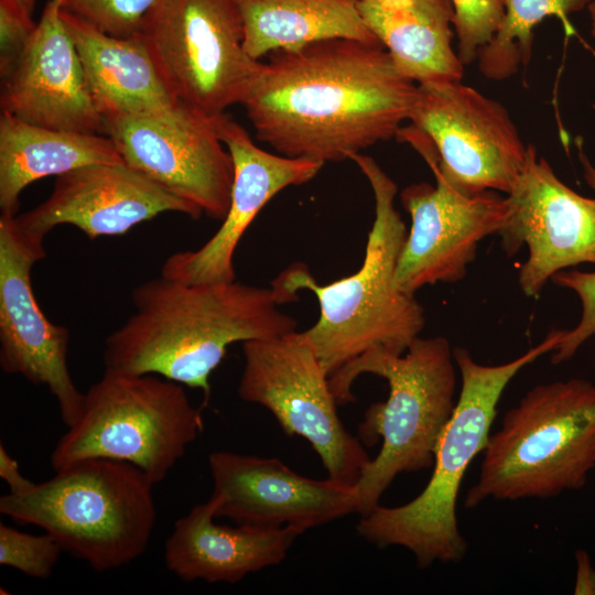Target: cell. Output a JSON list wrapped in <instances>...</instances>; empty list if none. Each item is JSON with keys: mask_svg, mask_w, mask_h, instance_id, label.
I'll return each mask as SVG.
<instances>
[{"mask_svg": "<svg viewBox=\"0 0 595 595\" xmlns=\"http://www.w3.org/2000/svg\"><path fill=\"white\" fill-rule=\"evenodd\" d=\"M166 212L193 219L203 215L196 206L126 163H96L56 176L50 196L33 209L14 216V220L24 232L40 240L64 224L95 239L123 235Z\"/></svg>", "mask_w": 595, "mask_h": 595, "instance_id": "ac0fdd59", "label": "cell"}, {"mask_svg": "<svg viewBox=\"0 0 595 595\" xmlns=\"http://www.w3.org/2000/svg\"><path fill=\"white\" fill-rule=\"evenodd\" d=\"M30 12L33 11L35 0H19Z\"/></svg>", "mask_w": 595, "mask_h": 595, "instance_id": "d6a6232c", "label": "cell"}, {"mask_svg": "<svg viewBox=\"0 0 595 595\" xmlns=\"http://www.w3.org/2000/svg\"><path fill=\"white\" fill-rule=\"evenodd\" d=\"M483 452L466 508L582 488L595 467V385L572 378L534 386L505 413Z\"/></svg>", "mask_w": 595, "mask_h": 595, "instance_id": "8992f818", "label": "cell"}, {"mask_svg": "<svg viewBox=\"0 0 595 595\" xmlns=\"http://www.w3.org/2000/svg\"><path fill=\"white\" fill-rule=\"evenodd\" d=\"M138 35L170 95L208 118L242 105L262 72L236 0H156Z\"/></svg>", "mask_w": 595, "mask_h": 595, "instance_id": "9c48e42d", "label": "cell"}, {"mask_svg": "<svg viewBox=\"0 0 595 595\" xmlns=\"http://www.w3.org/2000/svg\"><path fill=\"white\" fill-rule=\"evenodd\" d=\"M123 162L207 217L223 220L230 204L234 164L212 118L177 101L154 113L105 119Z\"/></svg>", "mask_w": 595, "mask_h": 595, "instance_id": "4fadbf2b", "label": "cell"}, {"mask_svg": "<svg viewBox=\"0 0 595 595\" xmlns=\"http://www.w3.org/2000/svg\"><path fill=\"white\" fill-rule=\"evenodd\" d=\"M551 281L576 293L582 303L581 320L572 329H562V335L551 351L554 365L571 359L577 349L595 335V271L562 270L553 274Z\"/></svg>", "mask_w": 595, "mask_h": 595, "instance_id": "f1b7e54d", "label": "cell"}, {"mask_svg": "<svg viewBox=\"0 0 595 595\" xmlns=\"http://www.w3.org/2000/svg\"><path fill=\"white\" fill-rule=\"evenodd\" d=\"M435 185L415 183L400 195L411 217L401 250L396 283L415 294L426 285L455 283L467 273L479 242L498 235L506 224L507 196L485 191L465 194L434 174Z\"/></svg>", "mask_w": 595, "mask_h": 595, "instance_id": "9a60e30c", "label": "cell"}, {"mask_svg": "<svg viewBox=\"0 0 595 595\" xmlns=\"http://www.w3.org/2000/svg\"><path fill=\"white\" fill-rule=\"evenodd\" d=\"M208 465L216 518L238 526L306 531L358 512L356 486L305 477L274 457L215 451Z\"/></svg>", "mask_w": 595, "mask_h": 595, "instance_id": "2e32d148", "label": "cell"}, {"mask_svg": "<svg viewBox=\"0 0 595 595\" xmlns=\"http://www.w3.org/2000/svg\"><path fill=\"white\" fill-rule=\"evenodd\" d=\"M45 255L43 240L24 232L14 217L0 216V366L45 386L68 428L84 393L68 369L69 331L46 317L34 294L32 268Z\"/></svg>", "mask_w": 595, "mask_h": 595, "instance_id": "5bb4252c", "label": "cell"}, {"mask_svg": "<svg viewBox=\"0 0 595 595\" xmlns=\"http://www.w3.org/2000/svg\"><path fill=\"white\" fill-rule=\"evenodd\" d=\"M155 1L63 0L62 11L111 36L131 37L139 33L144 17Z\"/></svg>", "mask_w": 595, "mask_h": 595, "instance_id": "83f0119b", "label": "cell"}, {"mask_svg": "<svg viewBox=\"0 0 595 595\" xmlns=\"http://www.w3.org/2000/svg\"><path fill=\"white\" fill-rule=\"evenodd\" d=\"M592 0H505V17L493 40L477 56L480 73L501 80L513 76L531 57L533 30L555 15L572 32L567 15L583 10Z\"/></svg>", "mask_w": 595, "mask_h": 595, "instance_id": "d4e9b609", "label": "cell"}, {"mask_svg": "<svg viewBox=\"0 0 595 595\" xmlns=\"http://www.w3.org/2000/svg\"><path fill=\"white\" fill-rule=\"evenodd\" d=\"M584 177L595 192V166L576 139ZM509 205L506 224L498 232L508 257L523 246L528 257L518 273V283L528 298H538L559 271L581 264H595V196L584 197L565 185L549 162L529 145L522 174L506 195Z\"/></svg>", "mask_w": 595, "mask_h": 595, "instance_id": "7c38bea8", "label": "cell"}, {"mask_svg": "<svg viewBox=\"0 0 595 595\" xmlns=\"http://www.w3.org/2000/svg\"><path fill=\"white\" fill-rule=\"evenodd\" d=\"M36 24L19 0H0V77H7L17 66Z\"/></svg>", "mask_w": 595, "mask_h": 595, "instance_id": "f546056e", "label": "cell"}, {"mask_svg": "<svg viewBox=\"0 0 595 595\" xmlns=\"http://www.w3.org/2000/svg\"><path fill=\"white\" fill-rule=\"evenodd\" d=\"M238 394L267 408L288 435H300L318 454L329 478L355 486L370 461L343 425L329 376L301 332L242 343Z\"/></svg>", "mask_w": 595, "mask_h": 595, "instance_id": "30bf717a", "label": "cell"}, {"mask_svg": "<svg viewBox=\"0 0 595 595\" xmlns=\"http://www.w3.org/2000/svg\"><path fill=\"white\" fill-rule=\"evenodd\" d=\"M63 549L48 533L35 536L0 523V564L35 578H48Z\"/></svg>", "mask_w": 595, "mask_h": 595, "instance_id": "4316f807", "label": "cell"}, {"mask_svg": "<svg viewBox=\"0 0 595 595\" xmlns=\"http://www.w3.org/2000/svg\"><path fill=\"white\" fill-rule=\"evenodd\" d=\"M350 160L375 197V219L361 267L351 275L320 284L304 263L295 262L271 282L283 304L295 302L302 290L316 296L320 317L301 333L328 376L371 347L402 355L425 325L424 310L414 294L396 283L408 234L394 206L397 184L372 158L357 153Z\"/></svg>", "mask_w": 595, "mask_h": 595, "instance_id": "3957f363", "label": "cell"}, {"mask_svg": "<svg viewBox=\"0 0 595 595\" xmlns=\"http://www.w3.org/2000/svg\"><path fill=\"white\" fill-rule=\"evenodd\" d=\"M457 367L443 336L416 337L402 355L371 347L329 376L337 404L354 401L351 386L363 374L387 380L389 396L374 403L359 425L361 439L382 444L357 482L358 512L368 515L401 473L433 466L439 440L455 405Z\"/></svg>", "mask_w": 595, "mask_h": 595, "instance_id": "5b68a950", "label": "cell"}, {"mask_svg": "<svg viewBox=\"0 0 595 595\" xmlns=\"http://www.w3.org/2000/svg\"><path fill=\"white\" fill-rule=\"evenodd\" d=\"M416 94L381 43L331 39L271 53L242 106L258 141L325 164L397 137Z\"/></svg>", "mask_w": 595, "mask_h": 595, "instance_id": "6da1fadb", "label": "cell"}, {"mask_svg": "<svg viewBox=\"0 0 595 595\" xmlns=\"http://www.w3.org/2000/svg\"><path fill=\"white\" fill-rule=\"evenodd\" d=\"M153 486L130 463L88 458L24 494L1 496L0 512L42 528L63 551L106 572L147 550L156 520Z\"/></svg>", "mask_w": 595, "mask_h": 595, "instance_id": "52a82bcc", "label": "cell"}, {"mask_svg": "<svg viewBox=\"0 0 595 595\" xmlns=\"http://www.w3.org/2000/svg\"><path fill=\"white\" fill-rule=\"evenodd\" d=\"M217 502L210 497L174 523L164 544L166 567L186 583H238L247 575L279 565L304 531L229 527L214 522Z\"/></svg>", "mask_w": 595, "mask_h": 595, "instance_id": "ffe728a7", "label": "cell"}, {"mask_svg": "<svg viewBox=\"0 0 595 595\" xmlns=\"http://www.w3.org/2000/svg\"><path fill=\"white\" fill-rule=\"evenodd\" d=\"M360 15L397 69L416 85L461 80L451 0H358Z\"/></svg>", "mask_w": 595, "mask_h": 595, "instance_id": "44dd1931", "label": "cell"}, {"mask_svg": "<svg viewBox=\"0 0 595 595\" xmlns=\"http://www.w3.org/2000/svg\"><path fill=\"white\" fill-rule=\"evenodd\" d=\"M433 144V174L465 194L507 195L529 158L507 108L461 80L418 85L409 119Z\"/></svg>", "mask_w": 595, "mask_h": 595, "instance_id": "8fae6325", "label": "cell"}, {"mask_svg": "<svg viewBox=\"0 0 595 595\" xmlns=\"http://www.w3.org/2000/svg\"><path fill=\"white\" fill-rule=\"evenodd\" d=\"M0 477L7 483L12 495L24 494L36 484L22 475L18 462L8 453L2 443L0 444Z\"/></svg>", "mask_w": 595, "mask_h": 595, "instance_id": "4dcf8cb0", "label": "cell"}, {"mask_svg": "<svg viewBox=\"0 0 595 595\" xmlns=\"http://www.w3.org/2000/svg\"><path fill=\"white\" fill-rule=\"evenodd\" d=\"M457 55L464 66L477 60L499 30L505 17V0H451Z\"/></svg>", "mask_w": 595, "mask_h": 595, "instance_id": "484cf974", "label": "cell"}, {"mask_svg": "<svg viewBox=\"0 0 595 595\" xmlns=\"http://www.w3.org/2000/svg\"><path fill=\"white\" fill-rule=\"evenodd\" d=\"M244 48L255 60L331 39L380 43L365 24L358 0H236Z\"/></svg>", "mask_w": 595, "mask_h": 595, "instance_id": "cb8c5ba5", "label": "cell"}, {"mask_svg": "<svg viewBox=\"0 0 595 595\" xmlns=\"http://www.w3.org/2000/svg\"><path fill=\"white\" fill-rule=\"evenodd\" d=\"M62 1H47L20 61L1 78V111L43 128L106 134L105 119L61 17Z\"/></svg>", "mask_w": 595, "mask_h": 595, "instance_id": "d6986e66", "label": "cell"}, {"mask_svg": "<svg viewBox=\"0 0 595 595\" xmlns=\"http://www.w3.org/2000/svg\"><path fill=\"white\" fill-rule=\"evenodd\" d=\"M61 17L104 119L117 115L154 113L177 102L165 88L138 34L116 37L62 9Z\"/></svg>", "mask_w": 595, "mask_h": 595, "instance_id": "7402d4cb", "label": "cell"}, {"mask_svg": "<svg viewBox=\"0 0 595 595\" xmlns=\"http://www.w3.org/2000/svg\"><path fill=\"white\" fill-rule=\"evenodd\" d=\"M134 312L105 339L106 369L153 374L210 398L212 372L235 343L280 337L298 322L272 288L235 281L190 284L160 275L131 294Z\"/></svg>", "mask_w": 595, "mask_h": 595, "instance_id": "7a4b0ae2", "label": "cell"}, {"mask_svg": "<svg viewBox=\"0 0 595 595\" xmlns=\"http://www.w3.org/2000/svg\"><path fill=\"white\" fill-rule=\"evenodd\" d=\"M202 408L164 377L104 370L50 456L54 470L88 458L130 463L155 485L203 431Z\"/></svg>", "mask_w": 595, "mask_h": 595, "instance_id": "ba28073f", "label": "cell"}, {"mask_svg": "<svg viewBox=\"0 0 595 595\" xmlns=\"http://www.w3.org/2000/svg\"><path fill=\"white\" fill-rule=\"evenodd\" d=\"M96 163H125L107 134L54 130L10 113L0 117V216H17L23 190Z\"/></svg>", "mask_w": 595, "mask_h": 595, "instance_id": "603a6c76", "label": "cell"}, {"mask_svg": "<svg viewBox=\"0 0 595 595\" xmlns=\"http://www.w3.org/2000/svg\"><path fill=\"white\" fill-rule=\"evenodd\" d=\"M576 563L577 571L574 594H595V571L585 551L580 550L576 552Z\"/></svg>", "mask_w": 595, "mask_h": 595, "instance_id": "1f68e13d", "label": "cell"}, {"mask_svg": "<svg viewBox=\"0 0 595 595\" xmlns=\"http://www.w3.org/2000/svg\"><path fill=\"white\" fill-rule=\"evenodd\" d=\"M212 122L234 164L228 212L219 229L202 247L172 253L161 268L162 277L190 284L235 281L236 248L258 213L285 187L311 181L324 165L259 148L226 112L212 118Z\"/></svg>", "mask_w": 595, "mask_h": 595, "instance_id": "e0dca14e", "label": "cell"}, {"mask_svg": "<svg viewBox=\"0 0 595 595\" xmlns=\"http://www.w3.org/2000/svg\"><path fill=\"white\" fill-rule=\"evenodd\" d=\"M561 334L562 329H553L536 347L499 365L479 364L466 348H453L461 390L439 440L431 478L411 501L397 507L378 505L360 517L356 529L363 539L378 548H405L421 569L464 559L468 545L456 516L462 479L487 444L506 387L523 367L551 353Z\"/></svg>", "mask_w": 595, "mask_h": 595, "instance_id": "277c9868", "label": "cell"}]
</instances>
